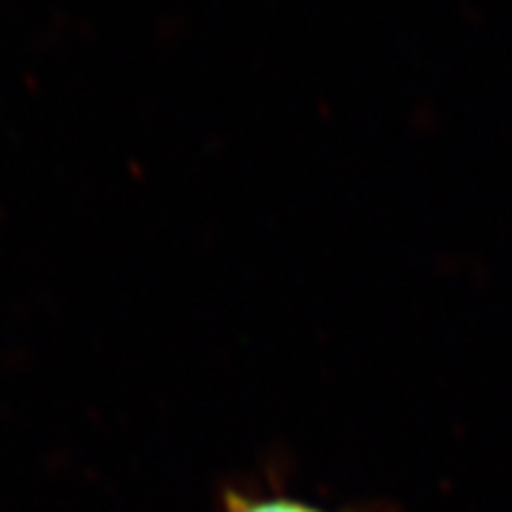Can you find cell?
<instances>
[{
  "label": "cell",
  "mask_w": 512,
  "mask_h": 512,
  "mask_svg": "<svg viewBox=\"0 0 512 512\" xmlns=\"http://www.w3.org/2000/svg\"><path fill=\"white\" fill-rule=\"evenodd\" d=\"M219 512H351L331 510L318 502L299 497L289 489H227L221 494Z\"/></svg>",
  "instance_id": "1"
}]
</instances>
